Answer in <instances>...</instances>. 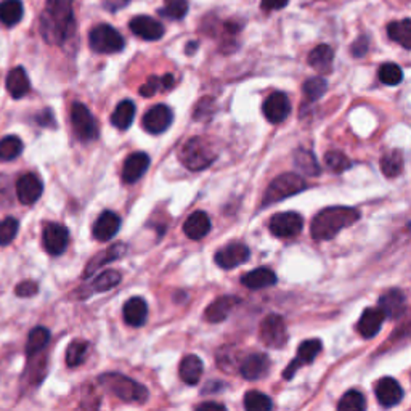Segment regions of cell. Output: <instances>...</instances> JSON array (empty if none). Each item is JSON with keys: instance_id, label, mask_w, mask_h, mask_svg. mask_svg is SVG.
Wrapping results in <instances>:
<instances>
[{"instance_id": "6da1fadb", "label": "cell", "mask_w": 411, "mask_h": 411, "mask_svg": "<svg viewBox=\"0 0 411 411\" xmlns=\"http://www.w3.org/2000/svg\"><path fill=\"white\" fill-rule=\"evenodd\" d=\"M40 33L45 42L63 45L74 33L72 0H47L40 16Z\"/></svg>"}, {"instance_id": "7a4b0ae2", "label": "cell", "mask_w": 411, "mask_h": 411, "mask_svg": "<svg viewBox=\"0 0 411 411\" xmlns=\"http://www.w3.org/2000/svg\"><path fill=\"white\" fill-rule=\"evenodd\" d=\"M360 219V210L346 206L326 208L312 220V238L317 241H328L337 237L342 228H347Z\"/></svg>"}, {"instance_id": "3957f363", "label": "cell", "mask_w": 411, "mask_h": 411, "mask_svg": "<svg viewBox=\"0 0 411 411\" xmlns=\"http://www.w3.org/2000/svg\"><path fill=\"white\" fill-rule=\"evenodd\" d=\"M98 381L103 388L127 403H145L150 397V392L145 385L120 373H106L100 376Z\"/></svg>"}, {"instance_id": "277c9868", "label": "cell", "mask_w": 411, "mask_h": 411, "mask_svg": "<svg viewBox=\"0 0 411 411\" xmlns=\"http://www.w3.org/2000/svg\"><path fill=\"white\" fill-rule=\"evenodd\" d=\"M180 162L190 171H203L209 167L217 158V153L210 143L203 137L190 138L180 150Z\"/></svg>"}, {"instance_id": "5b68a950", "label": "cell", "mask_w": 411, "mask_h": 411, "mask_svg": "<svg viewBox=\"0 0 411 411\" xmlns=\"http://www.w3.org/2000/svg\"><path fill=\"white\" fill-rule=\"evenodd\" d=\"M305 188H307L305 180L299 177L298 174H293V172L283 174L269 185V188L264 195L262 206L265 208V206L283 201V199L298 195V193L304 191Z\"/></svg>"}, {"instance_id": "8992f818", "label": "cell", "mask_w": 411, "mask_h": 411, "mask_svg": "<svg viewBox=\"0 0 411 411\" xmlns=\"http://www.w3.org/2000/svg\"><path fill=\"white\" fill-rule=\"evenodd\" d=\"M89 44L96 53H118L123 50L125 42L123 35L110 24H100L90 31Z\"/></svg>"}, {"instance_id": "52a82bcc", "label": "cell", "mask_w": 411, "mask_h": 411, "mask_svg": "<svg viewBox=\"0 0 411 411\" xmlns=\"http://www.w3.org/2000/svg\"><path fill=\"white\" fill-rule=\"evenodd\" d=\"M72 129L82 142H94L98 137V125L89 108L82 103H74L71 110Z\"/></svg>"}, {"instance_id": "ba28073f", "label": "cell", "mask_w": 411, "mask_h": 411, "mask_svg": "<svg viewBox=\"0 0 411 411\" xmlns=\"http://www.w3.org/2000/svg\"><path fill=\"white\" fill-rule=\"evenodd\" d=\"M261 339L265 346L271 349H281L286 346L288 330L283 317L275 315V313L265 317L261 325Z\"/></svg>"}, {"instance_id": "9c48e42d", "label": "cell", "mask_w": 411, "mask_h": 411, "mask_svg": "<svg viewBox=\"0 0 411 411\" xmlns=\"http://www.w3.org/2000/svg\"><path fill=\"white\" fill-rule=\"evenodd\" d=\"M304 219L298 213H280L270 219L269 228L276 238H291L300 233Z\"/></svg>"}, {"instance_id": "30bf717a", "label": "cell", "mask_w": 411, "mask_h": 411, "mask_svg": "<svg viewBox=\"0 0 411 411\" xmlns=\"http://www.w3.org/2000/svg\"><path fill=\"white\" fill-rule=\"evenodd\" d=\"M45 251L50 256H62L69 243V232L62 223H47L42 233Z\"/></svg>"}, {"instance_id": "8fae6325", "label": "cell", "mask_w": 411, "mask_h": 411, "mask_svg": "<svg viewBox=\"0 0 411 411\" xmlns=\"http://www.w3.org/2000/svg\"><path fill=\"white\" fill-rule=\"evenodd\" d=\"M251 251L244 243H238V241H233V243H228L227 246H223L220 251H217L215 254V264L219 265L220 269H235L238 265L244 264L249 261Z\"/></svg>"}, {"instance_id": "7c38bea8", "label": "cell", "mask_w": 411, "mask_h": 411, "mask_svg": "<svg viewBox=\"0 0 411 411\" xmlns=\"http://www.w3.org/2000/svg\"><path fill=\"white\" fill-rule=\"evenodd\" d=\"M264 114L271 124H280L285 120L289 113H291V103L286 94L274 92L264 103Z\"/></svg>"}, {"instance_id": "4fadbf2b", "label": "cell", "mask_w": 411, "mask_h": 411, "mask_svg": "<svg viewBox=\"0 0 411 411\" xmlns=\"http://www.w3.org/2000/svg\"><path fill=\"white\" fill-rule=\"evenodd\" d=\"M322 347H323L322 341H318V339H308L302 342L298 350V356H294V360L289 364L285 373H283V376H285L286 379H291L300 366L310 365L312 361L315 360V356L322 352Z\"/></svg>"}, {"instance_id": "5bb4252c", "label": "cell", "mask_w": 411, "mask_h": 411, "mask_svg": "<svg viewBox=\"0 0 411 411\" xmlns=\"http://www.w3.org/2000/svg\"><path fill=\"white\" fill-rule=\"evenodd\" d=\"M44 185L35 174H24L16 182V196L21 204L31 206L42 196Z\"/></svg>"}, {"instance_id": "9a60e30c", "label": "cell", "mask_w": 411, "mask_h": 411, "mask_svg": "<svg viewBox=\"0 0 411 411\" xmlns=\"http://www.w3.org/2000/svg\"><path fill=\"white\" fill-rule=\"evenodd\" d=\"M379 308L383 310L385 318L398 320L407 312V298L402 289H389L379 298Z\"/></svg>"}, {"instance_id": "2e32d148", "label": "cell", "mask_w": 411, "mask_h": 411, "mask_svg": "<svg viewBox=\"0 0 411 411\" xmlns=\"http://www.w3.org/2000/svg\"><path fill=\"white\" fill-rule=\"evenodd\" d=\"M172 124V111L166 105H156L145 114L143 127L150 134H162Z\"/></svg>"}, {"instance_id": "e0dca14e", "label": "cell", "mask_w": 411, "mask_h": 411, "mask_svg": "<svg viewBox=\"0 0 411 411\" xmlns=\"http://www.w3.org/2000/svg\"><path fill=\"white\" fill-rule=\"evenodd\" d=\"M376 398L385 408H392L402 402L403 389L394 378H383L376 384Z\"/></svg>"}, {"instance_id": "ac0fdd59", "label": "cell", "mask_w": 411, "mask_h": 411, "mask_svg": "<svg viewBox=\"0 0 411 411\" xmlns=\"http://www.w3.org/2000/svg\"><path fill=\"white\" fill-rule=\"evenodd\" d=\"M130 29L143 40H159L164 35V26L151 16H135L130 21Z\"/></svg>"}, {"instance_id": "d6986e66", "label": "cell", "mask_w": 411, "mask_h": 411, "mask_svg": "<svg viewBox=\"0 0 411 411\" xmlns=\"http://www.w3.org/2000/svg\"><path fill=\"white\" fill-rule=\"evenodd\" d=\"M240 304V299L235 295H222V298L215 299L204 312V318L209 323H222L228 318L233 308Z\"/></svg>"}, {"instance_id": "ffe728a7", "label": "cell", "mask_w": 411, "mask_h": 411, "mask_svg": "<svg viewBox=\"0 0 411 411\" xmlns=\"http://www.w3.org/2000/svg\"><path fill=\"white\" fill-rule=\"evenodd\" d=\"M150 167V156L145 153H134L125 159L123 167V180L125 184H135L140 180Z\"/></svg>"}, {"instance_id": "44dd1931", "label": "cell", "mask_w": 411, "mask_h": 411, "mask_svg": "<svg viewBox=\"0 0 411 411\" xmlns=\"http://www.w3.org/2000/svg\"><path fill=\"white\" fill-rule=\"evenodd\" d=\"M385 320V315L383 313L381 308H366V310L361 313V317L359 320V325H356V330L365 339H370V337H374L379 332V330L383 328V323Z\"/></svg>"}, {"instance_id": "7402d4cb", "label": "cell", "mask_w": 411, "mask_h": 411, "mask_svg": "<svg viewBox=\"0 0 411 411\" xmlns=\"http://www.w3.org/2000/svg\"><path fill=\"white\" fill-rule=\"evenodd\" d=\"M119 227H120L119 215L111 213V210H105L95 222L94 237L98 241H110L111 238L116 237Z\"/></svg>"}, {"instance_id": "603a6c76", "label": "cell", "mask_w": 411, "mask_h": 411, "mask_svg": "<svg viewBox=\"0 0 411 411\" xmlns=\"http://www.w3.org/2000/svg\"><path fill=\"white\" fill-rule=\"evenodd\" d=\"M270 361L269 356L265 354H252L246 356L241 364V376L247 381H256L265 376V373L269 371Z\"/></svg>"}, {"instance_id": "cb8c5ba5", "label": "cell", "mask_w": 411, "mask_h": 411, "mask_svg": "<svg viewBox=\"0 0 411 411\" xmlns=\"http://www.w3.org/2000/svg\"><path fill=\"white\" fill-rule=\"evenodd\" d=\"M184 232L191 240H201L210 232V219L203 210L193 213L184 223Z\"/></svg>"}, {"instance_id": "d4e9b609", "label": "cell", "mask_w": 411, "mask_h": 411, "mask_svg": "<svg viewBox=\"0 0 411 411\" xmlns=\"http://www.w3.org/2000/svg\"><path fill=\"white\" fill-rule=\"evenodd\" d=\"M148 317V305L142 298H132L124 304V320L127 325L138 328L143 326Z\"/></svg>"}, {"instance_id": "484cf974", "label": "cell", "mask_w": 411, "mask_h": 411, "mask_svg": "<svg viewBox=\"0 0 411 411\" xmlns=\"http://www.w3.org/2000/svg\"><path fill=\"white\" fill-rule=\"evenodd\" d=\"M332 60H334V52H332V48L330 45L322 44L308 53L307 62L313 69L318 71L320 74H328L332 69Z\"/></svg>"}, {"instance_id": "4316f807", "label": "cell", "mask_w": 411, "mask_h": 411, "mask_svg": "<svg viewBox=\"0 0 411 411\" xmlns=\"http://www.w3.org/2000/svg\"><path fill=\"white\" fill-rule=\"evenodd\" d=\"M203 371H204V365L198 355H186L185 359L180 361L179 374H180V379H182L185 384H190V385L198 384L199 379H201L203 376Z\"/></svg>"}, {"instance_id": "83f0119b", "label": "cell", "mask_w": 411, "mask_h": 411, "mask_svg": "<svg viewBox=\"0 0 411 411\" xmlns=\"http://www.w3.org/2000/svg\"><path fill=\"white\" fill-rule=\"evenodd\" d=\"M241 283L249 289H264L275 285L276 275L274 270H270L267 267H259L241 278Z\"/></svg>"}, {"instance_id": "f1b7e54d", "label": "cell", "mask_w": 411, "mask_h": 411, "mask_svg": "<svg viewBox=\"0 0 411 411\" xmlns=\"http://www.w3.org/2000/svg\"><path fill=\"white\" fill-rule=\"evenodd\" d=\"M5 84H7V90L13 98H23L29 92V89H31L29 77L21 66H18V68H13L9 72L7 82Z\"/></svg>"}, {"instance_id": "f546056e", "label": "cell", "mask_w": 411, "mask_h": 411, "mask_svg": "<svg viewBox=\"0 0 411 411\" xmlns=\"http://www.w3.org/2000/svg\"><path fill=\"white\" fill-rule=\"evenodd\" d=\"M125 252V246L123 243H118V244H113L111 247H108L105 252L98 254V256H95L92 261L89 262V265L86 267V271H84V276L89 278L90 275H94L96 270L101 269L103 265L108 264V262H113L119 259L123 254Z\"/></svg>"}, {"instance_id": "4dcf8cb0", "label": "cell", "mask_w": 411, "mask_h": 411, "mask_svg": "<svg viewBox=\"0 0 411 411\" xmlns=\"http://www.w3.org/2000/svg\"><path fill=\"white\" fill-rule=\"evenodd\" d=\"M134 118H135V105L132 100H123L116 106V110H114L113 116H111V124L116 127L119 130H125L129 129L134 123Z\"/></svg>"}, {"instance_id": "1f68e13d", "label": "cell", "mask_w": 411, "mask_h": 411, "mask_svg": "<svg viewBox=\"0 0 411 411\" xmlns=\"http://www.w3.org/2000/svg\"><path fill=\"white\" fill-rule=\"evenodd\" d=\"M294 162L295 166L299 167V171L308 175V177H318V175L322 174V167H320L315 154H313L312 151L299 148L294 153Z\"/></svg>"}, {"instance_id": "d6a6232c", "label": "cell", "mask_w": 411, "mask_h": 411, "mask_svg": "<svg viewBox=\"0 0 411 411\" xmlns=\"http://www.w3.org/2000/svg\"><path fill=\"white\" fill-rule=\"evenodd\" d=\"M405 159L400 150H394L385 153L383 158H381V171L388 179H395L403 172Z\"/></svg>"}, {"instance_id": "836d02e7", "label": "cell", "mask_w": 411, "mask_h": 411, "mask_svg": "<svg viewBox=\"0 0 411 411\" xmlns=\"http://www.w3.org/2000/svg\"><path fill=\"white\" fill-rule=\"evenodd\" d=\"M388 34L392 40H395L400 44L405 50L411 48V20L405 18L402 21L390 23L388 26Z\"/></svg>"}, {"instance_id": "e575fe53", "label": "cell", "mask_w": 411, "mask_h": 411, "mask_svg": "<svg viewBox=\"0 0 411 411\" xmlns=\"http://www.w3.org/2000/svg\"><path fill=\"white\" fill-rule=\"evenodd\" d=\"M23 18L21 0H4L0 2V23L5 26H15Z\"/></svg>"}, {"instance_id": "d590c367", "label": "cell", "mask_w": 411, "mask_h": 411, "mask_svg": "<svg viewBox=\"0 0 411 411\" xmlns=\"http://www.w3.org/2000/svg\"><path fill=\"white\" fill-rule=\"evenodd\" d=\"M48 341H50V331L44 326H38L31 331V334L28 337V344H26V354L31 356L39 354L42 349H44Z\"/></svg>"}, {"instance_id": "8d00e7d4", "label": "cell", "mask_w": 411, "mask_h": 411, "mask_svg": "<svg viewBox=\"0 0 411 411\" xmlns=\"http://www.w3.org/2000/svg\"><path fill=\"white\" fill-rule=\"evenodd\" d=\"M23 153V142L20 137L9 135L0 140V161H13Z\"/></svg>"}, {"instance_id": "74e56055", "label": "cell", "mask_w": 411, "mask_h": 411, "mask_svg": "<svg viewBox=\"0 0 411 411\" xmlns=\"http://www.w3.org/2000/svg\"><path fill=\"white\" fill-rule=\"evenodd\" d=\"M120 274L116 270H106L95 278V281L92 283V291L95 293H105L110 291V289L116 288L120 283Z\"/></svg>"}, {"instance_id": "f35d334b", "label": "cell", "mask_w": 411, "mask_h": 411, "mask_svg": "<svg viewBox=\"0 0 411 411\" xmlns=\"http://www.w3.org/2000/svg\"><path fill=\"white\" fill-rule=\"evenodd\" d=\"M244 408L247 411H270L274 408V403H271L269 395L257 390H251L244 395Z\"/></svg>"}, {"instance_id": "ab89813d", "label": "cell", "mask_w": 411, "mask_h": 411, "mask_svg": "<svg viewBox=\"0 0 411 411\" xmlns=\"http://www.w3.org/2000/svg\"><path fill=\"white\" fill-rule=\"evenodd\" d=\"M365 408L366 400L364 394L359 390H349L337 403V410L339 411H365Z\"/></svg>"}, {"instance_id": "60d3db41", "label": "cell", "mask_w": 411, "mask_h": 411, "mask_svg": "<svg viewBox=\"0 0 411 411\" xmlns=\"http://www.w3.org/2000/svg\"><path fill=\"white\" fill-rule=\"evenodd\" d=\"M174 87V76L172 74H166V76H162V77H158V76H151L150 79L147 81V84L145 86L140 87V95L143 96H153L156 92H158L159 89H171Z\"/></svg>"}, {"instance_id": "b9f144b4", "label": "cell", "mask_w": 411, "mask_h": 411, "mask_svg": "<svg viewBox=\"0 0 411 411\" xmlns=\"http://www.w3.org/2000/svg\"><path fill=\"white\" fill-rule=\"evenodd\" d=\"M379 81L385 86H398L403 81V71L395 63H384L379 68Z\"/></svg>"}, {"instance_id": "7bdbcfd3", "label": "cell", "mask_w": 411, "mask_h": 411, "mask_svg": "<svg viewBox=\"0 0 411 411\" xmlns=\"http://www.w3.org/2000/svg\"><path fill=\"white\" fill-rule=\"evenodd\" d=\"M326 89H328V82H326V79L322 76L312 77V79L305 81L304 87H302L305 98L310 101H317L318 98H322L326 92Z\"/></svg>"}, {"instance_id": "ee69618b", "label": "cell", "mask_w": 411, "mask_h": 411, "mask_svg": "<svg viewBox=\"0 0 411 411\" xmlns=\"http://www.w3.org/2000/svg\"><path fill=\"white\" fill-rule=\"evenodd\" d=\"M89 352V342L74 341L69 344L68 352H66V364L68 366H79Z\"/></svg>"}, {"instance_id": "f6af8a7d", "label": "cell", "mask_w": 411, "mask_h": 411, "mask_svg": "<svg viewBox=\"0 0 411 411\" xmlns=\"http://www.w3.org/2000/svg\"><path fill=\"white\" fill-rule=\"evenodd\" d=\"M325 162H326V166L330 167V171L334 174L346 172L347 169H350V166H352L350 159L346 154L341 153V151H328L325 156Z\"/></svg>"}, {"instance_id": "bcb514c9", "label": "cell", "mask_w": 411, "mask_h": 411, "mask_svg": "<svg viewBox=\"0 0 411 411\" xmlns=\"http://www.w3.org/2000/svg\"><path fill=\"white\" fill-rule=\"evenodd\" d=\"M18 230H20V222L13 217L0 220V246H7L16 238Z\"/></svg>"}, {"instance_id": "7dc6e473", "label": "cell", "mask_w": 411, "mask_h": 411, "mask_svg": "<svg viewBox=\"0 0 411 411\" xmlns=\"http://www.w3.org/2000/svg\"><path fill=\"white\" fill-rule=\"evenodd\" d=\"M186 13H188V0H164L162 15L172 18V20H182Z\"/></svg>"}, {"instance_id": "c3c4849f", "label": "cell", "mask_w": 411, "mask_h": 411, "mask_svg": "<svg viewBox=\"0 0 411 411\" xmlns=\"http://www.w3.org/2000/svg\"><path fill=\"white\" fill-rule=\"evenodd\" d=\"M38 291H39V286H38V283H34V281H23L15 288V294L18 295V298H31V295H34Z\"/></svg>"}, {"instance_id": "681fc988", "label": "cell", "mask_w": 411, "mask_h": 411, "mask_svg": "<svg viewBox=\"0 0 411 411\" xmlns=\"http://www.w3.org/2000/svg\"><path fill=\"white\" fill-rule=\"evenodd\" d=\"M368 47H370V40H368L366 35H361V38L356 39L352 45V55L355 58H360L364 57L365 53L368 52Z\"/></svg>"}, {"instance_id": "f907efd6", "label": "cell", "mask_w": 411, "mask_h": 411, "mask_svg": "<svg viewBox=\"0 0 411 411\" xmlns=\"http://www.w3.org/2000/svg\"><path fill=\"white\" fill-rule=\"evenodd\" d=\"M289 0H262V9L265 11H275L281 10L288 5Z\"/></svg>"}, {"instance_id": "816d5d0a", "label": "cell", "mask_w": 411, "mask_h": 411, "mask_svg": "<svg viewBox=\"0 0 411 411\" xmlns=\"http://www.w3.org/2000/svg\"><path fill=\"white\" fill-rule=\"evenodd\" d=\"M129 2H130V0H103V4H105L106 10H110V11L123 10Z\"/></svg>"}, {"instance_id": "f5cc1de1", "label": "cell", "mask_w": 411, "mask_h": 411, "mask_svg": "<svg viewBox=\"0 0 411 411\" xmlns=\"http://www.w3.org/2000/svg\"><path fill=\"white\" fill-rule=\"evenodd\" d=\"M198 410H225V405L215 403V402H206L198 405Z\"/></svg>"}, {"instance_id": "db71d44e", "label": "cell", "mask_w": 411, "mask_h": 411, "mask_svg": "<svg viewBox=\"0 0 411 411\" xmlns=\"http://www.w3.org/2000/svg\"><path fill=\"white\" fill-rule=\"evenodd\" d=\"M196 45H198L196 42H190V44H188V50H186V53H188V55H190L191 50H196Z\"/></svg>"}]
</instances>
